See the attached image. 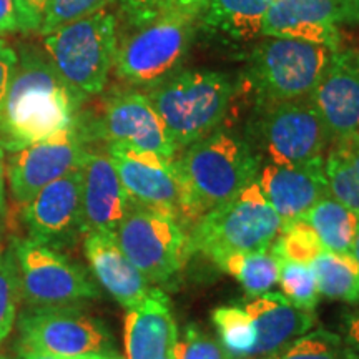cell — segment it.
I'll return each instance as SVG.
<instances>
[{"label":"cell","mask_w":359,"mask_h":359,"mask_svg":"<svg viewBox=\"0 0 359 359\" xmlns=\"http://www.w3.org/2000/svg\"><path fill=\"white\" fill-rule=\"evenodd\" d=\"M336 50L311 42L263 37L248 57L246 79L257 100L281 102L309 97Z\"/></svg>","instance_id":"8"},{"label":"cell","mask_w":359,"mask_h":359,"mask_svg":"<svg viewBox=\"0 0 359 359\" xmlns=\"http://www.w3.org/2000/svg\"><path fill=\"white\" fill-rule=\"evenodd\" d=\"M309 98L325 122L331 142L359 133L358 48L341 45Z\"/></svg>","instance_id":"17"},{"label":"cell","mask_w":359,"mask_h":359,"mask_svg":"<svg viewBox=\"0 0 359 359\" xmlns=\"http://www.w3.org/2000/svg\"><path fill=\"white\" fill-rule=\"evenodd\" d=\"M180 154L222 127L236 95L231 75L218 70H178L145 90Z\"/></svg>","instance_id":"3"},{"label":"cell","mask_w":359,"mask_h":359,"mask_svg":"<svg viewBox=\"0 0 359 359\" xmlns=\"http://www.w3.org/2000/svg\"><path fill=\"white\" fill-rule=\"evenodd\" d=\"M19 348L65 359L118 356L110 327L79 306L22 309L17 320Z\"/></svg>","instance_id":"9"},{"label":"cell","mask_w":359,"mask_h":359,"mask_svg":"<svg viewBox=\"0 0 359 359\" xmlns=\"http://www.w3.org/2000/svg\"><path fill=\"white\" fill-rule=\"evenodd\" d=\"M217 266L235 278L245 293L255 298L275 288L280 258L269 246V248L248 251V253L230 255L218 262Z\"/></svg>","instance_id":"26"},{"label":"cell","mask_w":359,"mask_h":359,"mask_svg":"<svg viewBox=\"0 0 359 359\" xmlns=\"http://www.w3.org/2000/svg\"><path fill=\"white\" fill-rule=\"evenodd\" d=\"M100 359H123V358L120 356V354H118V356H111V358H100Z\"/></svg>","instance_id":"44"},{"label":"cell","mask_w":359,"mask_h":359,"mask_svg":"<svg viewBox=\"0 0 359 359\" xmlns=\"http://www.w3.org/2000/svg\"><path fill=\"white\" fill-rule=\"evenodd\" d=\"M177 338L178 327L170 298L154 286L125 316V359H172Z\"/></svg>","instance_id":"20"},{"label":"cell","mask_w":359,"mask_h":359,"mask_svg":"<svg viewBox=\"0 0 359 359\" xmlns=\"http://www.w3.org/2000/svg\"><path fill=\"white\" fill-rule=\"evenodd\" d=\"M75 122L90 145L102 142L105 148H133L177 158L163 122L145 93L137 90L111 93L103 98L97 114L80 110Z\"/></svg>","instance_id":"10"},{"label":"cell","mask_w":359,"mask_h":359,"mask_svg":"<svg viewBox=\"0 0 359 359\" xmlns=\"http://www.w3.org/2000/svg\"><path fill=\"white\" fill-rule=\"evenodd\" d=\"M19 32L13 0H0V37Z\"/></svg>","instance_id":"39"},{"label":"cell","mask_w":359,"mask_h":359,"mask_svg":"<svg viewBox=\"0 0 359 359\" xmlns=\"http://www.w3.org/2000/svg\"><path fill=\"white\" fill-rule=\"evenodd\" d=\"M262 160L243 135L215 130L173 160L180 185V224H193L258 177ZM185 228V226H183Z\"/></svg>","instance_id":"2"},{"label":"cell","mask_w":359,"mask_h":359,"mask_svg":"<svg viewBox=\"0 0 359 359\" xmlns=\"http://www.w3.org/2000/svg\"><path fill=\"white\" fill-rule=\"evenodd\" d=\"M278 283H280L283 294L294 304L296 308L314 311L320 302L316 276H314L311 264L288 262L280 258L278 266Z\"/></svg>","instance_id":"31"},{"label":"cell","mask_w":359,"mask_h":359,"mask_svg":"<svg viewBox=\"0 0 359 359\" xmlns=\"http://www.w3.org/2000/svg\"><path fill=\"white\" fill-rule=\"evenodd\" d=\"M15 64H17L15 45L8 42L7 39L0 37V111H2V105L4 102H6L8 85H11ZM0 154H4V151L0 150Z\"/></svg>","instance_id":"36"},{"label":"cell","mask_w":359,"mask_h":359,"mask_svg":"<svg viewBox=\"0 0 359 359\" xmlns=\"http://www.w3.org/2000/svg\"><path fill=\"white\" fill-rule=\"evenodd\" d=\"M15 48L17 64L0 111L4 155L69 128L83 107L43 48L32 42H20Z\"/></svg>","instance_id":"1"},{"label":"cell","mask_w":359,"mask_h":359,"mask_svg":"<svg viewBox=\"0 0 359 359\" xmlns=\"http://www.w3.org/2000/svg\"><path fill=\"white\" fill-rule=\"evenodd\" d=\"M20 302L19 266L13 246L0 251V343L11 334Z\"/></svg>","instance_id":"32"},{"label":"cell","mask_w":359,"mask_h":359,"mask_svg":"<svg viewBox=\"0 0 359 359\" xmlns=\"http://www.w3.org/2000/svg\"><path fill=\"white\" fill-rule=\"evenodd\" d=\"M115 236L151 286L172 281L188 259L187 233L178 219L132 201Z\"/></svg>","instance_id":"12"},{"label":"cell","mask_w":359,"mask_h":359,"mask_svg":"<svg viewBox=\"0 0 359 359\" xmlns=\"http://www.w3.org/2000/svg\"><path fill=\"white\" fill-rule=\"evenodd\" d=\"M12 246L19 266L20 299L25 306H77L100 298L95 281L62 251L29 238L13 241Z\"/></svg>","instance_id":"11"},{"label":"cell","mask_w":359,"mask_h":359,"mask_svg":"<svg viewBox=\"0 0 359 359\" xmlns=\"http://www.w3.org/2000/svg\"><path fill=\"white\" fill-rule=\"evenodd\" d=\"M323 158L299 165L262 163L257 180L283 223L304 218L318 201L331 195Z\"/></svg>","instance_id":"18"},{"label":"cell","mask_w":359,"mask_h":359,"mask_svg":"<svg viewBox=\"0 0 359 359\" xmlns=\"http://www.w3.org/2000/svg\"><path fill=\"white\" fill-rule=\"evenodd\" d=\"M262 359H359L344 338L330 330H311Z\"/></svg>","instance_id":"29"},{"label":"cell","mask_w":359,"mask_h":359,"mask_svg":"<svg viewBox=\"0 0 359 359\" xmlns=\"http://www.w3.org/2000/svg\"><path fill=\"white\" fill-rule=\"evenodd\" d=\"M198 34V17L156 13L143 20H127L116 32L115 77L132 88L148 90L182 69Z\"/></svg>","instance_id":"4"},{"label":"cell","mask_w":359,"mask_h":359,"mask_svg":"<svg viewBox=\"0 0 359 359\" xmlns=\"http://www.w3.org/2000/svg\"><path fill=\"white\" fill-rule=\"evenodd\" d=\"M323 163L331 196L359 218V133L331 142Z\"/></svg>","instance_id":"24"},{"label":"cell","mask_w":359,"mask_h":359,"mask_svg":"<svg viewBox=\"0 0 359 359\" xmlns=\"http://www.w3.org/2000/svg\"><path fill=\"white\" fill-rule=\"evenodd\" d=\"M47 4L48 0H13L20 34H39Z\"/></svg>","instance_id":"35"},{"label":"cell","mask_w":359,"mask_h":359,"mask_svg":"<svg viewBox=\"0 0 359 359\" xmlns=\"http://www.w3.org/2000/svg\"><path fill=\"white\" fill-rule=\"evenodd\" d=\"M130 200L109 151L90 148L82 165L83 235L111 231L128 212Z\"/></svg>","instance_id":"19"},{"label":"cell","mask_w":359,"mask_h":359,"mask_svg":"<svg viewBox=\"0 0 359 359\" xmlns=\"http://www.w3.org/2000/svg\"><path fill=\"white\" fill-rule=\"evenodd\" d=\"M311 266L320 294L338 302L359 303V264L354 257L323 250Z\"/></svg>","instance_id":"27"},{"label":"cell","mask_w":359,"mask_h":359,"mask_svg":"<svg viewBox=\"0 0 359 359\" xmlns=\"http://www.w3.org/2000/svg\"><path fill=\"white\" fill-rule=\"evenodd\" d=\"M172 359H231L219 339L195 323H190L178 333Z\"/></svg>","instance_id":"34"},{"label":"cell","mask_w":359,"mask_h":359,"mask_svg":"<svg viewBox=\"0 0 359 359\" xmlns=\"http://www.w3.org/2000/svg\"><path fill=\"white\" fill-rule=\"evenodd\" d=\"M116 0H48L39 35L43 37L52 34L53 30L105 11Z\"/></svg>","instance_id":"33"},{"label":"cell","mask_w":359,"mask_h":359,"mask_svg":"<svg viewBox=\"0 0 359 359\" xmlns=\"http://www.w3.org/2000/svg\"><path fill=\"white\" fill-rule=\"evenodd\" d=\"M353 257H354V259H356L358 264H359V230H358V235H356V241H354Z\"/></svg>","instance_id":"43"},{"label":"cell","mask_w":359,"mask_h":359,"mask_svg":"<svg viewBox=\"0 0 359 359\" xmlns=\"http://www.w3.org/2000/svg\"><path fill=\"white\" fill-rule=\"evenodd\" d=\"M90 148L92 145L74 122L52 137L7 154L6 178L12 198L19 205L29 203L48 183L82 168Z\"/></svg>","instance_id":"13"},{"label":"cell","mask_w":359,"mask_h":359,"mask_svg":"<svg viewBox=\"0 0 359 359\" xmlns=\"http://www.w3.org/2000/svg\"><path fill=\"white\" fill-rule=\"evenodd\" d=\"M219 343L231 359H251L257 346V326L243 306H219L212 311Z\"/></svg>","instance_id":"28"},{"label":"cell","mask_w":359,"mask_h":359,"mask_svg":"<svg viewBox=\"0 0 359 359\" xmlns=\"http://www.w3.org/2000/svg\"><path fill=\"white\" fill-rule=\"evenodd\" d=\"M281 226V218L255 178L193 224L187 235V253H200L217 264L230 255L269 248Z\"/></svg>","instance_id":"5"},{"label":"cell","mask_w":359,"mask_h":359,"mask_svg":"<svg viewBox=\"0 0 359 359\" xmlns=\"http://www.w3.org/2000/svg\"><path fill=\"white\" fill-rule=\"evenodd\" d=\"M83 250L95 280L123 308L140 304L154 288L120 248L115 233H87Z\"/></svg>","instance_id":"21"},{"label":"cell","mask_w":359,"mask_h":359,"mask_svg":"<svg viewBox=\"0 0 359 359\" xmlns=\"http://www.w3.org/2000/svg\"><path fill=\"white\" fill-rule=\"evenodd\" d=\"M259 160L275 165H299L323 158L331 135L311 98L257 100L243 135Z\"/></svg>","instance_id":"7"},{"label":"cell","mask_w":359,"mask_h":359,"mask_svg":"<svg viewBox=\"0 0 359 359\" xmlns=\"http://www.w3.org/2000/svg\"><path fill=\"white\" fill-rule=\"evenodd\" d=\"M341 25H359V0H275L263 37L294 39L338 50Z\"/></svg>","instance_id":"15"},{"label":"cell","mask_w":359,"mask_h":359,"mask_svg":"<svg viewBox=\"0 0 359 359\" xmlns=\"http://www.w3.org/2000/svg\"><path fill=\"white\" fill-rule=\"evenodd\" d=\"M17 359H65V358H58V356H52V354H43V353H37V351H30V349L19 348Z\"/></svg>","instance_id":"42"},{"label":"cell","mask_w":359,"mask_h":359,"mask_svg":"<svg viewBox=\"0 0 359 359\" xmlns=\"http://www.w3.org/2000/svg\"><path fill=\"white\" fill-rule=\"evenodd\" d=\"M275 0H210L198 17V32L215 42L245 45L263 37L264 17Z\"/></svg>","instance_id":"23"},{"label":"cell","mask_w":359,"mask_h":359,"mask_svg":"<svg viewBox=\"0 0 359 359\" xmlns=\"http://www.w3.org/2000/svg\"><path fill=\"white\" fill-rule=\"evenodd\" d=\"M257 326L258 341L251 359H262L278 351L316 326L314 311L296 308L283 293H264L243 303Z\"/></svg>","instance_id":"22"},{"label":"cell","mask_w":359,"mask_h":359,"mask_svg":"<svg viewBox=\"0 0 359 359\" xmlns=\"http://www.w3.org/2000/svg\"><path fill=\"white\" fill-rule=\"evenodd\" d=\"M0 359H8L7 356H0Z\"/></svg>","instance_id":"45"},{"label":"cell","mask_w":359,"mask_h":359,"mask_svg":"<svg viewBox=\"0 0 359 359\" xmlns=\"http://www.w3.org/2000/svg\"><path fill=\"white\" fill-rule=\"evenodd\" d=\"M118 22L100 11L42 37V48L64 82L83 103L100 95L114 69Z\"/></svg>","instance_id":"6"},{"label":"cell","mask_w":359,"mask_h":359,"mask_svg":"<svg viewBox=\"0 0 359 359\" xmlns=\"http://www.w3.org/2000/svg\"><path fill=\"white\" fill-rule=\"evenodd\" d=\"M303 219L320 238L323 248L344 257H353L359 218L348 206L327 195L318 201Z\"/></svg>","instance_id":"25"},{"label":"cell","mask_w":359,"mask_h":359,"mask_svg":"<svg viewBox=\"0 0 359 359\" xmlns=\"http://www.w3.org/2000/svg\"><path fill=\"white\" fill-rule=\"evenodd\" d=\"M271 250L281 259L311 264L325 248L313 228L303 218H299L283 223Z\"/></svg>","instance_id":"30"},{"label":"cell","mask_w":359,"mask_h":359,"mask_svg":"<svg viewBox=\"0 0 359 359\" xmlns=\"http://www.w3.org/2000/svg\"><path fill=\"white\" fill-rule=\"evenodd\" d=\"M158 0H120L127 20H143L150 17Z\"/></svg>","instance_id":"38"},{"label":"cell","mask_w":359,"mask_h":359,"mask_svg":"<svg viewBox=\"0 0 359 359\" xmlns=\"http://www.w3.org/2000/svg\"><path fill=\"white\" fill-rule=\"evenodd\" d=\"M27 238L53 250H69L83 238L82 168L48 183L22 205Z\"/></svg>","instance_id":"14"},{"label":"cell","mask_w":359,"mask_h":359,"mask_svg":"<svg viewBox=\"0 0 359 359\" xmlns=\"http://www.w3.org/2000/svg\"><path fill=\"white\" fill-rule=\"evenodd\" d=\"M344 341L348 343V346L356 351L359 356V309L349 314L344 320Z\"/></svg>","instance_id":"40"},{"label":"cell","mask_w":359,"mask_h":359,"mask_svg":"<svg viewBox=\"0 0 359 359\" xmlns=\"http://www.w3.org/2000/svg\"><path fill=\"white\" fill-rule=\"evenodd\" d=\"M6 182V163H4V154H0V218H6L7 215Z\"/></svg>","instance_id":"41"},{"label":"cell","mask_w":359,"mask_h":359,"mask_svg":"<svg viewBox=\"0 0 359 359\" xmlns=\"http://www.w3.org/2000/svg\"><path fill=\"white\" fill-rule=\"evenodd\" d=\"M208 4L210 0H158L150 17L156 13H185V15L200 17Z\"/></svg>","instance_id":"37"},{"label":"cell","mask_w":359,"mask_h":359,"mask_svg":"<svg viewBox=\"0 0 359 359\" xmlns=\"http://www.w3.org/2000/svg\"><path fill=\"white\" fill-rule=\"evenodd\" d=\"M128 200L180 222V185L173 160L133 148H105Z\"/></svg>","instance_id":"16"}]
</instances>
